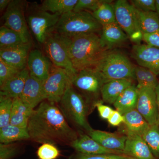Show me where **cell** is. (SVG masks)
<instances>
[{"label":"cell","mask_w":159,"mask_h":159,"mask_svg":"<svg viewBox=\"0 0 159 159\" xmlns=\"http://www.w3.org/2000/svg\"><path fill=\"white\" fill-rule=\"evenodd\" d=\"M56 104L45 100L33 110L27 127L30 140L70 146L78 138V132L70 126Z\"/></svg>","instance_id":"obj_1"},{"label":"cell","mask_w":159,"mask_h":159,"mask_svg":"<svg viewBox=\"0 0 159 159\" xmlns=\"http://www.w3.org/2000/svg\"><path fill=\"white\" fill-rule=\"evenodd\" d=\"M59 35L66 47L73 66L77 72L95 69L107 51L102 48L99 36L96 33L70 37Z\"/></svg>","instance_id":"obj_2"},{"label":"cell","mask_w":159,"mask_h":159,"mask_svg":"<svg viewBox=\"0 0 159 159\" xmlns=\"http://www.w3.org/2000/svg\"><path fill=\"white\" fill-rule=\"evenodd\" d=\"M58 103L60 109L68 122L87 133L93 130L87 117L93 108L73 85L69 87Z\"/></svg>","instance_id":"obj_3"},{"label":"cell","mask_w":159,"mask_h":159,"mask_svg":"<svg viewBox=\"0 0 159 159\" xmlns=\"http://www.w3.org/2000/svg\"><path fill=\"white\" fill-rule=\"evenodd\" d=\"M135 66L128 57L119 51H107L95 69L104 84L116 80H136Z\"/></svg>","instance_id":"obj_4"},{"label":"cell","mask_w":159,"mask_h":159,"mask_svg":"<svg viewBox=\"0 0 159 159\" xmlns=\"http://www.w3.org/2000/svg\"><path fill=\"white\" fill-rule=\"evenodd\" d=\"M102 26L88 11H71L62 15L55 32L64 36L101 32Z\"/></svg>","instance_id":"obj_5"},{"label":"cell","mask_w":159,"mask_h":159,"mask_svg":"<svg viewBox=\"0 0 159 159\" xmlns=\"http://www.w3.org/2000/svg\"><path fill=\"white\" fill-rule=\"evenodd\" d=\"M104 84L102 77L95 69L79 71L72 81L74 88L82 94L93 108L99 101L98 98L101 96V89Z\"/></svg>","instance_id":"obj_6"},{"label":"cell","mask_w":159,"mask_h":159,"mask_svg":"<svg viewBox=\"0 0 159 159\" xmlns=\"http://www.w3.org/2000/svg\"><path fill=\"white\" fill-rule=\"evenodd\" d=\"M43 45L53 65L65 70L73 81L78 72L74 69L66 47L59 34L55 31L51 33Z\"/></svg>","instance_id":"obj_7"},{"label":"cell","mask_w":159,"mask_h":159,"mask_svg":"<svg viewBox=\"0 0 159 159\" xmlns=\"http://www.w3.org/2000/svg\"><path fill=\"white\" fill-rule=\"evenodd\" d=\"M61 16L57 13L43 11L39 7L28 15V27L39 44L43 45L50 34L55 31Z\"/></svg>","instance_id":"obj_8"},{"label":"cell","mask_w":159,"mask_h":159,"mask_svg":"<svg viewBox=\"0 0 159 159\" xmlns=\"http://www.w3.org/2000/svg\"><path fill=\"white\" fill-rule=\"evenodd\" d=\"M116 22L133 42L139 44L143 40V34L139 28L134 9L125 0H118L114 5Z\"/></svg>","instance_id":"obj_9"},{"label":"cell","mask_w":159,"mask_h":159,"mask_svg":"<svg viewBox=\"0 0 159 159\" xmlns=\"http://www.w3.org/2000/svg\"><path fill=\"white\" fill-rule=\"evenodd\" d=\"M71 85L72 79L67 73L53 65L48 78L43 83L46 100L57 104Z\"/></svg>","instance_id":"obj_10"},{"label":"cell","mask_w":159,"mask_h":159,"mask_svg":"<svg viewBox=\"0 0 159 159\" xmlns=\"http://www.w3.org/2000/svg\"><path fill=\"white\" fill-rule=\"evenodd\" d=\"M25 9L24 1H11L3 15L4 26L17 32L26 43H31Z\"/></svg>","instance_id":"obj_11"},{"label":"cell","mask_w":159,"mask_h":159,"mask_svg":"<svg viewBox=\"0 0 159 159\" xmlns=\"http://www.w3.org/2000/svg\"><path fill=\"white\" fill-rule=\"evenodd\" d=\"M139 96L136 109L149 125L157 123L158 105L156 89L143 87L138 89Z\"/></svg>","instance_id":"obj_12"},{"label":"cell","mask_w":159,"mask_h":159,"mask_svg":"<svg viewBox=\"0 0 159 159\" xmlns=\"http://www.w3.org/2000/svg\"><path fill=\"white\" fill-rule=\"evenodd\" d=\"M131 57L139 66L147 68L159 75V48L154 46L136 44L133 47Z\"/></svg>","instance_id":"obj_13"},{"label":"cell","mask_w":159,"mask_h":159,"mask_svg":"<svg viewBox=\"0 0 159 159\" xmlns=\"http://www.w3.org/2000/svg\"><path fill=\"white\" fill-rule=\"evenodd\" d=\"M52 64L51 60L38 49L31 50L27 60V67L31 76L44 82L48 78Z\"/></svg>","instance_id":"obj_14"},{"label":"cell","mask_w":159,"mask_h":159,"mask_svg":"<svg viewBox=\"0 0 159 159\" xmlns=\"http://www.w3.org/2000/svg\"><path fill=\"white\" fill-rule=\"evenodd\" d=\"M31 46V43H29L13 47L0 48V59L15 68L22 70L27 67Z\"/></svg>","instance_id":"obj_15"},{"label":"cell","mask_w":159,"mask_h":159,"mask_svg":"<svg viewBox=\"0 0 159 159\" xmlns=\"http://www.w3.org/2000/svg\"><path fill=\"white\" fill-rule=\"evenodd\" d=\"M19 98L29 108L34 110L42 102L46 100L43 82L29 74Z\"/></svg>","instance_id":"obj_16"},{"label":"cell","mask_w":159,"mask_h":159,"mask_svg":"<svg viewBox=\"0 0 159 159\" xmlns=\"http://www.w3.org/2000/svg\"><path fill=\"white\" fill-rule=\"evenodd\" d=\"M78 138L72 142L70 146L77 152L85 154H123L124 151L107 149L99 144L88 134L78 130Z\"/></svg>","instance_id":"obj_17"},{"label":"cell","mask_w":159,"mask_h":159,"mask_svg":"<svg viewBox=\"0 0 159 159\" xmlns=\"http://www.w3.org/2000/svg\"><path fill=\"white\" fill-rule=\"evenodd\" d=\"M99 38L102 48L107 51L122 44L129 39L116 22L102 26Z\"/></svg>","instance_id":"obj_18"},{"label":"cell","mask_w":159,"mask_h":159,"mask_svg":"<svg viewBox=\"0 0 159 159\" xmlns=\"http://www.w3.org/2000/svg\"><path fill=\"white\" fill-rule=\"evenodd\" d=\"M87 134L107 149L124 151L127 138L124 134L94 129Z\"/></svg>","instance_id":"obj_19"},{"label":"cell","mask_w":159,"mask_h":159,"mask_svg":"<svg viewBox=\"0 0 159 159\" xmlns=\"http://www.w3.org/2000/svg\"><path fill=\"white\" fill-rule=\"evenodd\" d=\"M124 152L134 159H156L143 137L138 135H126Z\"/></svg>","instance_id":"obj_20"},{"label":"cell","mask_w":159,"mask_h":159,"mask_svg":"<svg viewBox=\"0 0 159 159\" xmlns=\"http://www.w3.org/2000/svg\"><path fill=\"white\" fill-rule=\"evenodd\" d=\"M123 116L124 121L122 124L124 126L120 133L126 136L134 134L142 137L150 126L136 109L129 111Z\"/></svg>","instance_id":"obj_21"},{"label":"cell","mask_w":159,"mask_h":159,"mask_svg":"<svg viewBox=\"0 0 159 159\" xmlns=\"http://www.w3.org/2000/svg\"><path fill=\"white\" fill-rule=\"evenodd\" d=\"M29 75V71L27 67L20 71L0 86V94L13 99L19 98Z\"/></svg>","instance_id":"obj_22"},{"label":"cell","mask_w":159,"mask_h":159,"mask_svg":"<svg viewBox=\"0 0 159 159\" xmlns=\"http://www.w3.org/2000/svg\"><path fill=\"white\" fill-rule=\"evenodd\" d=\"M134 80L132 79L116 80L104 84L101 91L102 101L113 104L126 89L134 84Z\"/></svg>","instance_id":"obj_23"},{"label":"cell","mask_w":159,"mask_h":159,"mask_svg":"<svg viewBox=\"0 0 159 159\" xmlns=\"http://www.w3.org/2000/svg\"><path fill=\"white\" fill-rule=\"evenodd\" d=\"M138 96L139 89L137 86L133 84L120 95L113 105L116 110L124 115L136 109Z\"/></svg>","instance_id":"obj_24"},{"label":"cell","mask_w":159,"mask_h":159,"mask_svg":"<svg viewBox=\"0 0 159 159\" xmlns=\"http://www.w3.org/2000/svg\"><path fill=\"white\" fill-rule=\"evenodd\" d=\"M33 110L25 105L20 98H14L13 99L10 124L27 129Z\"/></svg>","instance_id":"obj_25"},{"label":"cell","mask_w":159,"mask_h":159,"mask_svg":"<svg viewBox=\"0 0 159 159\" xmlns=\"http://www.w3.org/2000/svg\"><path fill=\"white\" fill-rule=\"evenodd\" d=\"M134 9L143 35L159 33V17L156 11H141L134 8Z\"/></svg>","instance_id":"obj_26"},{"label":"cell","mask_w":159,"mask_h":159,"mask_svg":"<svg viewBox=\"0 0 159 159\" xmlns=\"http://www.w3.org/2000/svg\"><path fill=\"white\" fill-rule=\"evenodd\" d=\"M30 140L28 129L9 124L0 128V142L2 144L14 143Z\"/></svg>","instance_id":"obj_27"},{"label":"cell","mask_w":159,"mask_h":159,"mask_svg":"<svg viewBox=\"0 0 159 159\" xmlns=\"http://www.w3.org/2000/svg\"><path fill=\"white\" fill-rule=\"evenodd\" d=\"M78 0H45L39 8L44 11L62 15L73 11Z\"/></svg>","instance_id":"obj_28"},{"label":"cell","mask_w":159,"mask_h":159,"mask_svg":"<svg viewBox=\"0 0 159 159\" xmlns=\"http://www.w3.org/2000/svg\"><path fill=\"white\" fill-rule=\"evenodd\" d=\"M135 75L138 84V89L143 87L155 88L159 83L157 76L147 68L135 66Z\"/></svg>","instance_id":"obj_29"},{"label":"cell","mask_w":159,"mask_h":159,"mask_svg":"<svg viewBox=\"0 0 159 159\" xmlns=\"http://www.w3.org/2000/svg\"><path fill=\"white\" fill-rule=\"evenodd\" d=\"M112 1L106 0L96 11L92 12L95 18L102 26L116 22L114 5Z\"/></svg>","instance_id":"obj_30"},{"label":"cell","mask_w":159,"mask_h":159,"mask_svg":"<svg viewBox=\"0 0 159 159\" xmlns=\"http://www.w3.org/2000/svg\"><path fill=\"white\" fill-rule=\"evenodd\" d=\"M26 43L16 31L3 25L0 28V48L13 47Z\"/></svg>","instance_id":"obj_31"},{"label":"cell","mask_w":159,"mask_h":159,"mask_svg":"<svg viewBox=\"0 0 159 159\" xmlns=\"http://www.w3.org/2000/svg\"><path fill=\"white\" fill-rule=\"evenodd\" d=\"M142 137L156 159H159V125H150Z\"/></svg>","instance_id":"obj_32"},{"label":"cell","mask_w":159,"mask_h":159,"mask_svg":"<svg viewBox=\"0 0 159 159\" xmlns=\"http://www.w3.org/2000/svg\"><path fill=\"white\" fill-rule=\"evenodd\" d=\"M13 99L0 94V128L10 124Z\"/></svg>","instance_id":"obj_33"},{"label":"cell","mask_w":159,"mask_h":159,"mask_svg":"<svg viewBox=\"0 0 159 159\" xmlns=\"http://www.w3.org/2000/svg\"><path fill=\"white\" fill-rule=\"evenodd\" d=\"M60 155V152L57 147L50 143L42 144L37 151L39 159H56Z\"/></svg>","instance_id":"obj_34"},{"label":"cell","mask_w":159,"mask_h":159,"mask_svg":"<svg viewBox=\"0 0 159 159\" xmlns=\"http://www.w3.org/2000/svg\"><path fill=\"white\" fill-rule=\"evenodd\" d=\"M21 146L17 142L0 144V159H12L20 153Z\"/></svg>","instance_id":"obj_35"},{"label":"cell","mask_w":159,"mask_h":159,"mask_svg":"<svg viewBox=\"0 0 159 159\" xmlns=\"http://www.w3.org/2000/svg\"><path fill=\"white\" fill-rule=\"evenodd\" d=\"M69 159H134L123 154H85L77 152L73 154Z\"/></svg>","instance_id":"obj_36"},{"label":"cell","mask_w":159,"mask_h":159,"mask_svg":"<svg viewBox=\"0 0 159 159\" xmlns=\"http://www.w3.org/2000/svg\"><path fill=\"white\" fill-rule=\"evenodd\" d=\"M106 0H78L73 11H91L94 12Z\"/></svg>","instance_id":"obj_37"},{"label":"cell","mask_w":159,"mask_h":159,"mask_svg":"<svg viewBox=\"0 0 159 159\" xmlns=\"http://www.w3.org/2000/svg\"><path fill=\"white\" fill-rule=\"evenodd\" d=\"M20 70L0 59V86Z\"/></svg>","instance_id":"obj_38"},{"label":"cell","mask_w":159,"mask_h":159,"mask_svg":"<svg viewBox=\"0 0 159 159\" xmlns=\"http://www.w3.org/2000/svg\"><path fill=\"white\" fill-rule=\"evenodd\" d=\"M131 4L135 9L143 11H156V0H133Z\"/></svg>","instance_id":"obj_39"},{"label":"cell","mask_w":159,"mask_h":159,"mask_svg":"<svg viewBox=\"0 0 159 159\" xmlns=\"http://www.w3.org/2000/svg\"><path fill=\"white\" fill-rule=\"evenodd\" d=\"M95 107H97L101 118L105 120H108L114 111L108 106L103 104L102 101L101 100H99L96 103Z\"/></svg>","instance_id":"obj_40"},{"label":"cell","mask_w":159,"mask_h":159,"mask_svg":"<svg viewBox=\"0 0 159 159\" xmlns=\"http://www.w3.org/2000/svg\"><path fill=\"white\" fill-rule=\"evenodd\" d=\"M108 123L113 126H119L124 122L123 115L116 110H114L112 113L107 120Z\"/></svg>","instance_id":"obj_41"},{"label":"cell","mask_w":159,"mask_h":159,"mask_svg":"<svg viewBox=\"0 0 159 159\" xmlns=\"http://www.w3.org/2000/svg\"><path fill=\"white\" fill-rule=\"evenodd\" d=\"M143 40L146 44L159 48V33L150 34H144Z\"/></svg>","instance_id":"obj_42"},{"label":"cell","mask_w":159,"mask_h":159,"mask_svg":"<svg viewBox=\"0 0 159 159\" xmlns=\"http://www.w3.org/2000/svg\"><path fill=\"white\" fill-rule=\"evenodd\" d=\"M11 1L10 0H1L0 1V10H1V11H2L7 9Z\"/></svg>","instance_id":"obj_43"},{"label":"cell","mask_w":159,"mask_h":159,"mask_svg":"<svg viewBox=\"0 0 159 159\" xmlns=\"http://www.w3.org/2000/svg\"><path fill=\"white\" fill-rule=\"evenodd\" d=\"M156 92L157 102L158 105V118L157 123L159 125V83L156 88Z\"/></svg>","instance_id":"obj_44"},{"label":"cell","mask_w":159,"mask_h":159,"mask_svg":"<svg viewBox=\"0 0 159 159\" xmlns=\"http://www.w3.org/2000/svg\"><path fill=\"white\" fill-rule=\"evenodd\" d=\"M156 12L159 17V0H156Z\"/></svg>","instance_id":"obj_45"}]
</instances>
